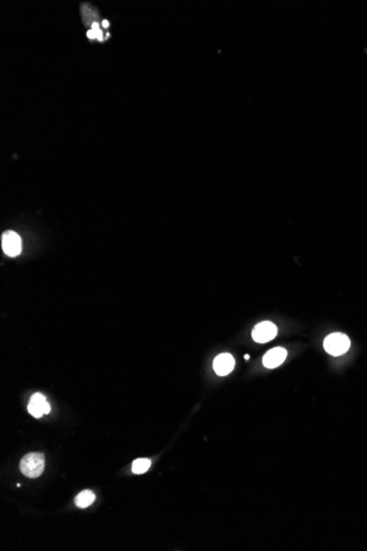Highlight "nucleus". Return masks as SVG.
Returning <instances> with one entry per match:
<instances>
[{"label":"nucleus","mask_w":367,"mask_h":551,"mask_svg":"<svg viewBox=\"0 0 367 551\" xmlns=\"http://www.w3.org/2000/svg\"><path fill=\"white\" fill-rule=\"evenodd\" d=\"M44 456L43 453L32 452L24 456L20 461V471L26 478L36 479L43 473L44 470Z\"/></svg>","instance_id":"1"},{"label":"nucleus","mask_w":367,"mask_h":551,"mask_svg":"<svg viewBox=\"0 0 367 551\" xmlns=\"http://www.w3.org/2000/svg\"><path fill=\"white\" fill-rule=\"evenodd\" d=\"M30 403H33V404L38 405L39 407H41V408H42V410H43V407H44V405H45V403H46V399H45V396H44V395L40 394V393H37V394H35V395H33V396L31 397Z\"/></svg>","instance_id":"10"},{"label":"nucleus","mask_w":367,"mask_h":551,"mask_svg":"<svg viewBox=\"0 0 367 551\" xmlns=\"http://www.w3.org/2000/svg\"><path fill=\"white\" fill-rule=\"evenodd\" d=\"M103 25H104L105 27H108V26H109V22H108L107 20H104V21H103Z\"/></svg>","instance_id":"12"},{"label":"nucleus","mask_w":367,"mask_h":551,"mask_svg":"<svg viewBox=\"0 0 367 551\" xmlns=\"http://www.w3.org/2000/svg\"><path fill=\"white\" fill-rule=\"evenodd\" d=\"M149 466H151V461L148 459H137L132 464V472L135 474L145 473Z\"/></svg>","instance_id":"8"},{"label":"nucleus","mask_w":367,"mask_h":551,"mask_svg":"<svg viewBox=\"0 0 367 551\" xmlns=\"http://www.w3.org/2000/svg\"><path fill=\"white\" fill-rule=\"evenodd\" d=\"M286 356L287 351L284 348L277 347L269 350L268 352L264 355L263 364L264 367L267 369H275L283 364V362L286 360Z\"/></svg>","instance_id":"6"},{"label":"nucleus","mask_w":367,"mask_h":551,"mask_svg":"<svg viewBox=\"0 0 367 551\" xmlns=\"http://www.w3.org/2000/svg\"><path fill=\"white\" fill-rule=\"evenodd\" d=\"M235 366L233 356L229 353H222L216 357L213 361V370L218 375L226 376L232 372Z\"/></svg>","instance_id":"5"},{"label":"nucleus","mask_w":367,"mask_h":551,"mask_svg":"<svg viewBox=\"0 0 367 551\" xmlns=\"http://www.w3.org/2000/svg\"><path fill=\"white\" fill-rule=\"evenodd\" d=\"M351 341L346 335L334 333L329 335L323 341V348L331 355H342L350 349Z\"/></svg>","instance_id":"2"},{"label":"nucleus","mask_w":367,"mask_h":551,"mask_svg":"<svg viewBox=\"0 0 367 551\" xmlns=\"http://www.w3.org/2000/svg\"><path fill=\"white\" fill-rule=\"evenodd\" d=\"M277 335V327L270 321H262L254 327L252 332L253 340L258 343H266L273 340Z\"/></svg>","instance_id":"4"},{"label":"nucleus","mask_w":367,"mask_h":551,"mask_svg":"<svg viewBox=\"0 0 367 551\" xmlns=\"http://www.w3.org/2000/svg\"><path fill=\"white\" fill-rule=\"evenodd\" d=\"M95 499H96V497H95V494L91 491L85 490L83 492H80L77 497L75 498V504H76L77 507L86 508L93 504V503L95 502Z\"/></svg>","instance_id":"7"},{"label":"nucleus","mask_w":367,"mask_h":551,"mask_svg":"<svg viewBox=\"0 0 367 551\" xmlns=\"http://www.w3.org/2000/svg\"><path fill=\"white\" fill-rule=\"evenodd\" d=\"M28 410H29L30 414H31L33 417H36V418H40V417H42V415H44V412H43L42 408L39 407L38 405L33 404V403H30V404L28 405Z\"/></svg>","instance_id":"9"},{"label":"nucleus","mask_w":367,"mask_h":551,"mask_svg":"<svg viewBox=\"0 0 367 551\" xmlns=\"http://www.w3.org/2000/svg\"><path fill=\"white\" fill-rule=\"evenodd\" d=\"M87 37L89 38L90 40H94V39H97V34H96V32H95V31L91 29V30H89V31L87 32Z\"/></svg>","instance_id":"11"},{"label":"nucleus","mask_w":367,"mask_h":551,"mask_svg":"<svg viewBox=\"0 0 367 551\" xmlns=\"http://www.w3.org/2000/svg\"><path fill=\"white\" fill-rule=\"evenodd\" d=\"M3 250L8 257L15 258L19 256L22 250L21 238L15 231H6L4 232L2 238Z\"/></svg>","instance_id":"3"}]
</instances>
